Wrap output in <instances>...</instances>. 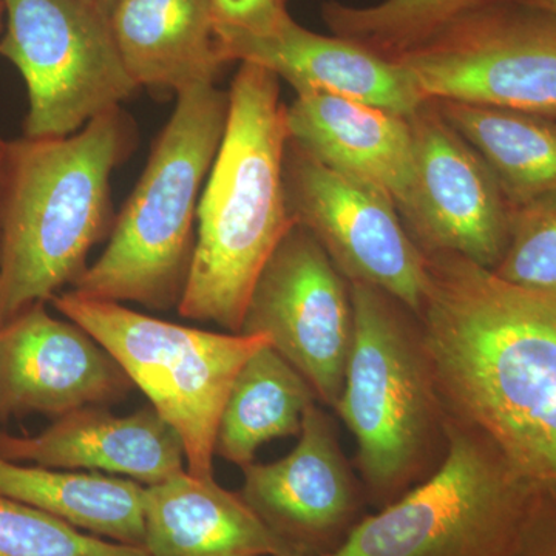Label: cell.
Listing matches in <instances>:
<instances>
[{
	"label": "cell",
	"instance_id": "obj_7",
	"mask_svg": "<svg viewBox=\"0 0 556 556\" xmlns=\"http://www.w3.org/2000/svg\"><path fill=\"white\" fill-rule=\"evenodd\" d=\"M438 470L390 506L367 515L328 556H510L533 486L500 450L447 415Z\"/></svg>",
	"mask_w": 556,
	"mask_h": 556
},
{
	"label": "cell",
	"instance_id": "obj_4",
	"mask_svg": "<svg viewBox=\"0 0 556 556\" xmlns=\"http://www.w3.org/2000/svg\"><path fill=\"white\" fill-rule=\"evenodd\" d=\"M177 97L108 248L73 285L83 298L178 309L195 252L201 193L228 126L229 90L201 84Z\"/></svg>",
	"mask_w": 556,
	"mask_h": 556
},
{
	"label": "cell",
	"instance_id": "obj_31",
	"mask_svg": "<svg viewBox=\"0 0 556 556\" xmlns=\"http://www.w3.org/2000/svg\"><path fill=\"white\" fill-rule=\"evenodd\" d=\"M3 30H5V3L0 0V36H2Z\"/></svg>",
	"mask_w": 556,
	"mask_h": 556
},
{
	"label": "cell",
	"instance_id": "obj_33",
	"mask_svg": "<svg viewBox=\"0 0 556 556\" xmlns=\"http://www.w3.org/2000/svg\"><path fill=\"white\" fill-rule=\"evenodd\" d=\"M89 2H93L94 3V0H89Z\"/></svg>",
	"mask_w": 556,
	"mask_h": 556
},
{
	"label": "cell",
	"instance_id": "obj_5",
	"mask_svg": "<svg viewBox=\"0 0 556 556\" xmlns=\"http://www.w3.org/2000/svg\"><path fill=\"white\" fill-rule=\"evenodd\" d=\"M351 294L353 350L332 409L356 441L365 495L380 510L441 466L447 409L416 314L371 285L351 283Z\"/></svg>",
	"mask_w": 556,
	"mask_h": 556
},
{
	"label": "cell",
	"instance_id": "obj_21",
	"mask_svg": "<svg viewBox=\"0 0 556 556\" xmlns=\"http://www.w3.org/2000/svg\"><path fill=\"white\" fill-rule=\"evenodd\" d=\"M316 393L308 380L274 350L255 351L237 372L219 416L214 453L241 468L266 442L302 433Z\"/></svg>",
	"mask_w": 556,
	"mask_h": 556
},
{
	"label": "cell",
	"instance_id": "obj_16",
	"mask_svg": "<svg viewBox=\"0 0 556 556\" xmlns=\"http://www.w3.org/2000/svg\"><path fill=\"white\" fill-rule=\"evenodd\" d=\"M289 139L332 169L390 195L399 215L415 192L408 116L325 91H295L287 105Z\"/></svg>",
	"mask_w": 556,
	"mask_h": 556
},
{
	"label": "cell",
	"instance_id": "obj_8",
	"mask_svg": "<svg viewBox=\"0 0 556 556\" xmlns=\"http://www.w3.org/2000/svg\"><path fill=\"white\" fill-rule=\"evenodd\" d=\"M0 56L25 80L22 137L61 138L134 97L109 17L89 0H3Z\"/></svg>",
	"mask_w": 556,
	"mask_h": 556
},
{
	"label": "cell",
	"instance_id": "obj_17",
	"mask_svg": "<svg viewBox=\"0 0 556 556\" xmlns=\"http://www.w3.org/2000/svg\"><path fill=\"white\" fill-rule=\"evenodd\" d=\"M217 39L226 61L268 68L294 91H325L404 116L427 101L396 62L353 40L306 30L295 21L269 38L217 33Z\"/></svg>",
	"mask_w": 556,
	"mask_h": 556
},
{
	"label": "cell",
	"instance_id": "obj_29",
	"mask_svg": "<svg viewBox=\"0 0 556 556\" xmlns=\"http://www.w3.org/2000/svg\"><path fill=\"white\" fill-rule=\"evenodd\" d=\"M515 2L525 3L533 9L547 11L556 16V0H515Z\"/></svg>",
	"mask_w": 556,
	"mask_h": 556
},
{
	"label": "cell",
	"instance_id": "obj_11",
	"mask_svg": "<svg viewBox=\"0 0 556 556\" xmlns=\"http://www.w3.org/2000/svg\"><path fill=\"white\" fill-rule=\"evenodd\" d=\"M351 283L313 233L294 225L255 280L241 332L265 336L300 375L317 401L334 408L353 350Z\"/></svg>",
	"mask_w": 556,
	"mask_h": 556
},
{
	"label": "cell",
	"instance_id": "obj_26",
	"mask_svg": "<svg viewBox=\"0 0 556 556\" xmlns=\"http://www.w3.org/2000/svg\"><path fill=\"white\" fill-rule=\"evenodd\" d=\"M215 33L269 38L291 24L288 0H207Z\"/></svg>",
	"mask_w": 556,
	"mask_h": 556
},
{
	"label": "cell",
	"instance_id": "obj_20",
	"mask_svg": "<svg viewBox=\"0 0 556 556\" xmlns=\"http://www.w3.org/2000/svg\"><path fill=\"white\" fill-rule=\"evenodd\" d=\"M146 486L93 471L60 470L0 457V496L21 501L84 532L144 547Z\"/></svg>",
	"mask_w": 556,
	"mask_h": 556
},
{
	"label": "cell",
	"instance_id": "obj_15",
	"mask_svg": "<svg viewBox=\"0 0 556 556\" xmlns=\"http://www.w3.org/2000/svg\"><path fill=\"white\" fill-rule=\"evenodd\" d=\"M0 457L60 470L104 471L144 486L186 470L181 438L152 405L127 416L100 405L76 409L35 437L0 431Z\"/></svg>",
	"mask_w": 556,
	"mask_h": 556
},
{
	"label": "cell",
	"instance_id": "obj_25",
	"mask_svg": "<svg viewBox=\"0 0 556 556\" xmlns=\"http://www.w3.org/2000/svg\"><path fill=\"white\" fill-rule=\"evenodd\" d=\"M492 273L518 287L556 289V192L511 207L507 249Z\"/></svg>",
	"mask_w": 556,
	"mask_h": 556
},
{
	"label": "cell",
	"instance_id": "obj_10",
	"mask_svg": "<svg viewBox=\"0 0 556 556\" xmlns=\"http://www.w3.org/2000/svg\"><path fill=\"white\" fill-rule=\"evenodd\" d=\"M285 195L295 225L313 233L350 283L371 285L419 316L427 257L383 190L342 174L288 139Z\"/></svg>",
	"mask_w": 556,
	"mask_h": 556
},
{
	"label": "cell",
	"instance_id": "obj_19",
	"mask_svg": "<svg viewBox=\"0 0 556 556\" xmlns=\"http://www.w3.org/2000/svg\"><path fill=\"white\" fill-rule=\"evenodd\" d=\"M108 17L124 67L138 87L179 93L215 84L229 64L207 0H116Z\"/></svg>",
	"mask_w": 556,
	"mask_h": 556
},
{
	"label": "cell",
	"instance_id": "obj_22",
	"mask_svg": "<svg viewBox=\"0 0 556 556\" xmlns=\"http://www.w3.org/2000/svg\"><path fill=\"white\" fill-rule=\"evenodd\" d=\"M492 169L511 207L556 192V118L521 110L433 100Z\"/></svg>",
	"mask_w": 556,
	"mask_h": 556
},
{
	"label": "cell",
	"instance_id": "obj_12",
	"mask_svg": "<svg viewBox=\"0 0 556 556\" xmlns=\"http://www.w3.org/2000/svg\"><path fill=\"white\" fill-rule=\"evenodd\" d=\"M408 121L416 182L401 218L409 237L426 255L455 254L495 269L507 249L511 215L495 175L433 100Z\"/></svg>",
	"mask_w": 556,
	"mask_h": 556
},
{
	"label": "cell",
	"instance_id": "obj_14",
	"mask_svg": "<svg viewBox=\"0 0 556 556\" xmlns=\"http://www.w3.org/2000/svg\"><path fill=\"white\" fill-rule=\"evenodd\" d=\"M116 358L83 327L36 303L0 325V420L64 416L134 390Z\"/></svg>",
	"mask_w": 556,
	"mask_h": 556
},
{
	"label": "cell",
	"instance_id": "obj_18",
	"mask_svg": "<svg viewBox=\"0 0 556 556\" xmlns=\"http://www.w3.org/2000/svg\"><path fill=\"white\" fill-rule=\"evenodd\" d=\"M144 532L150 556L295 555L243 497L188 470L146 486Z\"/></svg>",
	"mask_w": 556,
	"mask_h": 556
},
{
	"label": "cell",
	"instance_id": "obj_32",
	"mask_svg": "<svg viewBox=\"0 0 556 556\" xmlns=\"http://www.w3.org/2000/svg\"><path fill=\"white\" fill-rule=\"evenodd\" d=\"M283 556H302V555L295 554V555H283Z\"/></svg>",
	"mask_w": 556,
	"mask_h": 556
},
{
	"label": "cell",
	"instance_id": "obj_6",
	"mask_svg": "<svg viewBox=\"0 0 556 556\" xmlns=\"http://www.w3.org/2000/svg\"><path fill=\"white\" fill-rule=\"evenodd\" d=\"M53 308L93 336L181 438L186 470L211 478L226 397L265 336L214 332L146 316L121 303L60 292Z\"/></svg>",
	"mask_w": 556,
	"mask_h": 556
},
{
	"label": "cell",
	"instance_id": "obj_9",
	"mask_svg": "<svg viewBox=\"0 0 556 556\" xmlns=\"http://www.w3.org/2000/svg\"><path fill=\"white\" fill-rule=\"evenodd\" d=\"M426 100L556 118V16L506 0L468 13L402 54Z\"/></svg>",
	"mask_w": 556,
	"mask_h": 556
},
{
	"label": "cell",
	"instance_id": "obj_24",
	"mask_svg": "<svg viewBox=\"0 0 556 556\" xmlns=\"http://www.w3.org/2000/svg\"><path fill=\"white\" fill-rule=\"evenodd\" d=\"M0 556H150L144 547L91 535L21 501L0 496Z\"/></svg>",
	"mask_w": 556,
	"mask_h": 556
},
{
	"label": "cell",
	"instance_id": "obj_23",
	"mask_svg": "<svg viewBox=\"0 0 556 556\" xmlns=\"http://www.w3.org/2000/svg\"><path fill=\"white\" fill-rule=\"evenodd\" d=\"M500 2L506 0H382L369 7L327 2L321 17L332 35L394 61L453 21Z\"/></svg>",
	"mask_w": 556,
	"mask_h": 556
},
{
	"label": "cell",
	"instance_id": "obj_3",
	"mask_svg": "<svg viewBox=\"0 0 556 556\" xmlns=\"http://www.w3.org/2000/svg\"><path fill=\"white\" fill-rule=\"evenodd\" d=\"M289 131L280 78L240 62L229 116L197 214V243L178 314L239 334L249 295L295 225L285 195Z\"/></svg>",
	"mask_w": 556,
	"mask_h": 556
},
{
	"label": "cell",
	"instance_id": "obj_30",
	"mask_svg": "<svg viewBox=\"0 0 556 556\" xmlns=\"http://www.w3.org/2000/svg\"><path fill=\"white\" fill-rule=\"evenodd\" d=\"M115 2L116 0H94V5L100 7V9L108 14L109 10L112 9L113 3Z\"/></svg>",
	"mask_w": 556,
	"mask_h": 556
},
{
	"label": "cell",
	"instance_id": "obj_27",
	"mask_svg": "<svg viewBox=\"0 0 556 556\" xmlns=\"http://www.w3.org/2000/svg\"><path fill=\"white\" fill-rule=\"evenodd\" d=\"M510 556H556V496L533 490Z\"/></svg>",
	"mask_w": 556,
	"mask_h": 556
},
{
	"label": "cell",
	"instance_id": "obj_1",
	"mask_svg": "<svg viewBox=\"0 0 556 556\" xmlns=\"http://www.w3.org/2000/svg\"><path fill=\"white\" fill-rule=\"evenodd\" d=\"M426 257L417 318L447 415L556 496V289L508 283L455 254Z\"/></svg>",
	"mask_w": 556,
	"mask_h": 556
},
{
	"label": "cell",
	"instance_id": "obj_13",
	"mask_svg": "<svg viewBox=\"0 0 556 556\" xmlns=\"http://www.w3.org/2000/svg\"><path fill=\"white\" fill-rule=\"evenodd\" d=\"M239 495L291 551L328 556L367 517L364 485L340 447L338 428L316 401L289 455L243 468Z\"/></svg>",
	"mask_w": 556,
	"mask_h": 556
},
{
	"label": "cell",
	"instance_id": "obj_28",
	"mask_svg": "<svg viewBox=\"0 0 556 556\" xmlns=\"http://www.w3.org/2000/svg\"><path fill=\"white\" fill-rule=\"evenodd\" d=\"M7 156H9V141L0 137V226H2L3 195H5Z\"/></svg>",
	"mask_w": 556,
	"mask_h": 556
},
{
	"label": "cell",
	"instance_id": "obj_2",
	"mask_svg": "<svg viewBox=\"0 0 556 556\" xmlns=\"http://www.w3.org/2000/svg\"><path fill=\"white\" fill-rule=\"evenodd\" d=\"M137 139L134 118L115 108L68 137L9 141L0 325L83 276L91 249L115 225L110 181Z\"/></svg>",
	"mask_w": 556,
	"mask_h": 556
}]
</instances>
